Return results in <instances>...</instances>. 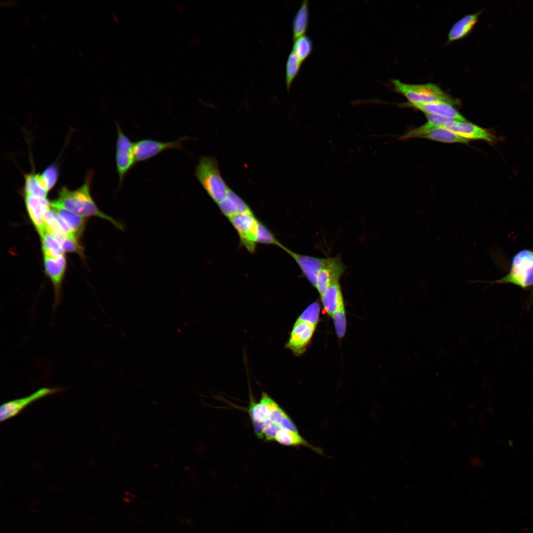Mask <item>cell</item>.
<instances>
[{
	"label": "cell",
	"instance_id": "44dd1931",
	"mask_svg": "<svg viewBox=\"0 0 533 533\" xmlns=\"http://www.w3.org/2000/svg\"><path fill=\"white\" fill-rule=\"evenodd\" d=\"M52 208L64 220L77 238L82 234L86 222V217L64 209Z\"/></svg>",
	"mask_w": 533,
	"mask_h": 533
},
{
	"label": "cell",
	"instance_id": "6da1fadb",
	"mask_svg": "<svg viewBox=\"0 0 533 533\" xmlns=\"http://www.w3.org/2000/svg\"><path fill=\"white\" fill-rule=\"evenodd\" d=\"M91 178L88 177L83 184L75 190H70L66 187H61L57 198L50 201V207L64 209L84 217L96 216L108 221L118 229L124 231L125 228L122 224L106 214L97 206L90 192Z\"/></svg>",
	"mask_w": 533,
	"mask_h": 533
},
{
	"label": "cell",
	"instance_id": "8992f818",
	"mask_svg": "<svg viewBox=\"0 0 533 533\" xmlns=\"http://www.w3.org/2000/svg\"><path fill=\"white\" fill-rule=\"evenodd\" d=\"M238 234L241 245L249 252L256 248V234L260 221L253 212L237 213L228 219Z\"/></svg>",
	"mask_w": 533,
	"mask_h": 533
},
{
	"label": "cell",
	"instance_id": "277c9868",
	"mask_svg": "<svg viewBox=\"0 0 533 533\" xmlns=\"http://www.w3.org/2000/svg\"><path fill=\"white\" fill-rule=\"evenodd\" d=\"M492 283H510L526 290L533 286V251L523 249L512 258L509 272Z\"/></svg>",
	"mask_w": 533,
	"mask_h": 533
},
{
	"label": "cell",
	"instance_id": "d6986e66",
	"mask_svg": "<svg viewBox=\"0 0 533 533\" xmlns=\"http://www.w3.org/2000/svg\"><path fill=\"white\" fill-rule=\"evenodd\" d=\"M413 138H422L446 143H467L469 140L444 128L434 127L415 134Z\"/></svg>",
	"mask_w": 533,
	"mask_h": 533
},
{
	"label": "cell",
	"instance_id": "f546056e",
	"mask_svg": "<svg viewBox=\"0 0 533 533\" xmlns=\"http://www.w3.org/2000/svg\"><path fill=\"white\" fill-rule=\"evenodd\" d=\"M336 332L339 338H343L346 330V317L344 306H342L332 316Z\"/></svg>",
	"mask_w": 533,
	"mask_h": 533
},
{
	"label": "cell",
	"instance_id": "9a60e30c",
	"mask_svg": "<svg viewBox=\"0 0 533 533\" xmlns=\"http://www.w3.org/2000/svg\"><path fill=\"white\" fill-rule=\"evenodd\" d=\"M66 266L67 261L64 255L57 257H44V266L45 272L52 282L55 289V306L59 302L61 285Z\"/></svg>",
	"mask_w": 533,
	"mask_h": 533
},
{
	"label": "cell",
	"instance_id": "30bf717a",
	"mask_svg": "<svg viewBox=\"0 0 533 533\" xmlns=\"http://www.w3.org/2000/svg\"><path fill=\"white\" fill-rule=\"evenodd\" d=\"M60 390L59 388L43 387L29 396L2 404L0 408V422L17 415L32 403L47 395L57 393Z\"/></svg>",
	"mask_w": 533,
	"mask_h": 533
},
{
	"label": "cell",
	"instance_id": "e0dca14e",
	"mask_svg": "<svg viewBox=\"0 0 533 533\" xmlns=\"http://www.w3.org/2000/svg\"><path fill=\"white\" fill-rule=\"evenodd\" d=\"M321 302L325 311L332 316L335 312L344 306L339 281L333 282L320 295Z\"/></svg>",
	"mask_w": 533,
	"mask_h": 533
},
{
	"label": "cell",
	"instance_id": "f1b7e54d",
	"mask_svg": "<svg viewBox=\"0 0 533 533\" xmlns=\"http://www.w3.org/2000/svg\"><path fill=\"white\" fill-rule=\"evenodd\" d=\"M56 239L60 243L64 252L76 253L83 256V247L79 244L77 238L66 236Z\"/></svg>",
	"mask_w": 533,
	"mask_h": 533
},
{
	"label": "cell",
	"instance_id": "484cf974",
	"mask_svg": "<svg viewBox=\"0 0 533 533\" xmlns=\"http://www.w3.org/2000/svg\"><path fill=\"white\" fill-rule=\"evenodd\" d=\"M302 63L292 50L288 55L286 64V85L289 90L300 71Z\"/></svg>",
	"mask_w": 533,
	"mask_h": 533
},
{
	"label": "cell",
	"instance_id": "52a82bcc",
	"mask_svg": "<svg viewBox=\"0 0 533 533\" xmlns=\"http://www.w3.org/2000/svg\"><path fill=\"white\" fill-rule=\"evenodd\" d=\"M189 139L186 136L170 142H163L152 139H143L134 143L136 162L150 159L160 153L169 150H184V142Z\"/></svg>",
	"mask_w": 533,
	"mask_h": 533
},
{
	"label": "cell",
	"instance_id": "83f0119b",
	"mask_svg": "<svg viewBox=\"0 0 533 533\" xmlns=\"http://www.w3.org/2000/svg\"><path fill=\"white\" fill-rule=\"evenodd\" d=\"M320 307L317 302L309 305L297 319L316 326L319 321Z\"/></svg>",
	"mask_w": 533,
	"mask_h": 533
},
{
	"label": "cell",
	"instance_id": "2e32d148",
	"mask_svg": "<svg viewBox=\"0 0 533 533\" xmlns=\"http://www.w3.org/2000/svg\"><path fill=\"white\" fill-rule=\"evenodd\" d=\"M407 104L410 107H414L424 113L425 114H435L459 121H466V119L453 106V105L447 102L441 101L421 104L407 103Z\"/></svg>",
	"mask_w": 533,
	"mask_h": 533
},
{
	"label": "cell",
	"instance_id": "7c38bea8",
	"mask_svg": "<svg viewBox=\"0 0 533 533\" xmlns=\"http://www.w3.org/2000/svg\"><path fill=\"white\" fill-rule=\"evenodd\" d=\"M24 196L28 215L40 235L46 230L44 216L50 208V201L47 197L39 196L24 195Z\"/></svg>",
	"mask_w": 533,
	"mask_h": 533
},
{
	"label": "cell",
	"instance_id": "d4e9b609",
	"mask_svg": "<svg viewBox=\"0 0 533 533\" xmlns=\"http://www.w3.org/2000/svg\"><path fill=\"white\" fill-rule=\"evenodd\" d=\"M294 41L292 50L303 63L312 50V40L309 37L305 35L295 39Z\"/></svg>",
	"mask_w": 533,
	"mask_h": 533
},
{
	"label": "cell",
	"instance_id": "cb8c5ba5",
	"mask_svg": "<svg viewBox=\"0 0 533 533\" xmlns=\"http://www.w3.org/2000/svg\"><path fill=\"white\" fill-rule=\"evenodd\" d=\"M24 195H37L47 197L48 191L40 185L37 174L31 173L24 175Z\"/></svg>",
	"mask_w": 533,
	"mask_h": 533
},
{
	"label": "cell",
	"instance_id": "603a6c76",
	"mask_svg": "<svg viewBox=\"0 0 533 533\" xmlns=\"http://www.w3.org/2000/svg\"><path fill=\"white\" fill-rule=\"evenodd\" d=\"M59 168L54 163L48 166L40 174H37L41 186L48 192L56 185L59 177Z\"/></svg>",
	"mask_w": 533,
	"mask_h": 533
},
{
	"label": "cell",
	"instance_id": "7402d4cb",
	"mask_svg": "<svg viewBox=\"0 0 533 533\" xmlns=\"http://www.w3.org/2000/svg\"><path fill=\"white\" fill-rule=\"evenodd\" d=\"M44 257H57L64 255V251L58 240L46 230L40 235Z\"/></svg>",
	"mask_w": 533,
	"mask_h": 533
},
{
	"label": "cell",
	"instance_id": "4316f807",
	"mask_svg": "<svg viewBox=\"0 0 533 533\" xmlns=\"http://www.w3.org/2000/svg\"><path fill=\"white\" fill-rule=\"evenodd\" d=\"M256 241V243L274 245L280 248L283 245L267 227L260 221L257 228Z\"/></svg>",
	"mask_w": 533,
	"mask_h": 533
},
{
	"label": "cell",
	"instance_id": "8fae6325",
	"mask_svg": "<svg viewBox=\"0 0 533 533\" xmlns=\"http://www.w3.org/2000/svg\"><path fill=\"white\" fill-rule=\"evenodd\" d=\"M266 419L283 428L299 433L297 426L289 415L266 392L263 391L259 402Z\"/></svg>",
	"mask_w": 533,
	"mask_h": 533
},
{
	"label": "cell",
	"instance_id": "3957f363",
	"mask_svg": "<svg viewBox=\"0 0 533 533\" xmlns=\"http://www.w3.org/2000/svg\"><path fill=\"white\" fill-rule=\"evenodd\" d=\"M391 83L393 90L404 95L408 100L409 104H421L444 101L454 105L458 102L436 84H408L396 79H391Z\"/></svg>",
	"mask_w": 533,
	"mask_h": 533
},
{
	"label": "cell",
	"instance_id": "ba28073f",
	"mask_svg": "<svg viewBox=\"0 0 533 533\" xmlns=\"http://www.w3.org/2000/svg\"><path fill=\"white\" fill-rule=\"evenodd\" d=\"M441 128L449 130L468 140H483L494 145L503 140V138L497 136L493 131L467 121L452 119Z\"/></svg>",
	"mask_w": 533,
	"mask_h": 533
},
{
	"label": "cell",
	"instance_id": "ac0fdd59",
	"mask_svg": "<svg viewBox=\"0 0 533 533\" xmlns=\"http://www.w3.org/2000/svg\"><path fill=\"white\" fill-rule=\"evenodd\" d=\"M481 11L466 15L455 23L448 33V41L452 42L467 36L477 22Z\"/></svg>",
	"mask_w": 533,
	"mask_h": 533
},
{
	"label": "cell",
	"instance_id": "5b68a950",
	"mask_svg": "<svg viewBox=\"0 0 533 533\" xmlns=\"http://www.w3.org/2000/svg\"><path fill=\"white\" fill-rule=\"evenodd\" d=\"M117 138L115 145V165L118 176V186L121 187L128 172L137 163L136 161L134 143L122 130L120 126L116 123Z\"/></svg>",
	"mask_w": 533,
	"mask_h": 533
},
{
	"label": "cell",
	"instance_id": "1f68e13d",
	"mask_svg": "<svg viewBox=\"0 0 533 533\" xmlns=\"http://www.w3.org/2000/svg\"><path fill=\"white\" fill-rule=\"evenodd\" d=\"M228 196L233 201L235 205L238 213H244L253 212L249 206L236 193L229 190Z\"/></svg>",
	"mask_w": 533,
	"mask_h": 533
},
{
	"label": "cell",
	"instance_id": "ffe728a7",
	"mask_svg": "<svg viewBox=\"0 0 533 533\" xmlns=\"http://www.w3.org/2000/svg\"><path fill=\"white\" fill-rule=\"evenodd\" d=\"M308 0H304L292 22V31L293 40L305 35L306 31L309 18Z\"/></svg>",
	"mask_w": 533,
	"mask_h": 533
},
{
	"label": "cell",
	"instance_id": "5bb4252c",
	"mask_svg": "<svg viewBox=\"0 0 533 533\" xmlns=\"http://www.w3.org/2000/svg\"><path fill=\"white\" fill-rule=\"evenodd\" d=\"M344 271V266L338 257L329 258L327 265L318 273L314 287L320 295L333 282L339 281Z\"/></svg>",
	"mask_w": 533,
	"mask_h": 533
},
{
	"label": "cell",
	"instance_id": "4dcf8cb0",
	"mask_svg": "<svg viewBox=\"0 0 533 533\" xmlns=\"http://www.w3.org/2000/svg\"><path fill=\"white\" fill-rule=\"evenodd\" d=\"M217 204L221 213L228 219L238 213L235 205L228 195Z\"/></svg>",
	"mask_w": 533,
	"mask_h": 533
},
{
	"label": "cell",
	"instance_id": "9c48e42d",
	"mask_svg": "<svg viewBox=\"0 0 533 533\" xmlns=\"http://www.w3.org/2000/svg\"><path fill=\"white\" fill-rule=\"evenodd\" d=\"M316 326L297 319L285 347L290 350L295 356H300L305 351Z\"/></svg>",
	"mask_w": 533,
	"mask_h": 533
},
{
	"label": "cell",
	"instance_id": "4fadbf2b",
	"mask_svg": "<svg viewBox=\"0 0 533 533\" xmlns=\"http://www.w3.org/2000/svg\"><path fill=\"white\" fill-rule=\"evenodd\" d=\"M289 254L300 267L304 275L314 287L319 271L328 263L329 258H320L295 253L285 246L281 248Z\"/></svg>",
	"mask_w": 533,
	"mask_h": 533
},
{
	"label": "cell",
	"instance_id": "7a4b0ae2",
	"mask_svg": "<svg viewBox=\"0 0 533 533\" xmlns=\"http://www.w3.org/2000/svg\"><path fill=\"white\" fill-rule=\"evenodd\" d=\"M194 175L217 204L227 197L230 189L222 178L218 163L214 157L202 156L195 167Z\"/></svg>",
	"mask_w": 533,
	"mask_h": 533
}]
</instances>
